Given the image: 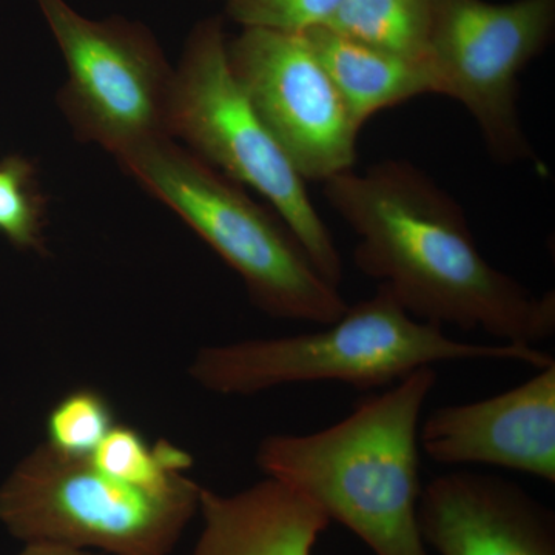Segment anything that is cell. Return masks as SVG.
Instances as JSON below:
<instances>
[{
  "mask_svg": "<svg viewBox=\"0 0 555 555\" xmlns=\"http://www.w3.org/2000/svg\"><path fill=\"white\" fill-rule=\"evenodd\" d=\"M323 27L372 49L430 64V0H343Z\"/></svg>",
  "mask_w": 555,
  "mask_h": 555,
  "instance_id": "14",
  "label": "cell"
},
{
  "mask_svg": "<svg viewBox=\"0 0 555 555\" xmlns=\"http://www.w3.org/2000/svg\"><path fill=\"white\" fill-rule=\"evenodd\" d=\"M219 17L198 22L175 69L169 130L190 152L241 185L254 189L286 222L332 286L345 276L341 254L305 178L259 119L233 76Z\"/></svg>",
  "mask_w": 555,
  "mask_h": 555,
  "instance_id": "5",
  "label": "cell"
},
{
  "mask_svg": "<svg viewBox=\"0 0 555 555\" xmlns=\"http://www.w3.org/2000/svg\"><path fill=\"white\" fill-rule=\"evenodd\" d=\"M430 65L502 164L535 160L518 113V76L550 43L555 0H430Z\"/></svg>",
  "mask_w": 555,
  "mask_h": 555,
  "instance_id": "8",
  "label": "cell"
},
{
  "mask_svg": "<svg viewBox=\"0 0 555 555\" xmlns=\"http://www.w3.org/2000/svg\"><path fill=\"white\" fill-rule=\"evenodd\" d=\"M305 36L360 131L383 109L422 94H440L430 64L372 49L324 27Z\"/></svg>",
  "mask_w": 555,
  "mask_h": 555,
  "instance_id": "13",
  "label": "cell"
},
{
  "mask_svg": "<svg viewBox=\"0 0 555 555\" xmlns=\"http://www.w3.org/2000/svg\"><path fill=\"white\" fill-rule=\"evenodd\" d=\"M36 3L67 65L57 102L80 141L119 159L171 138L175 68L149 28L122 17L89 20L67 0Z\"/></svg>",
  "mask_w": 555,
  "mask_h": 555,
  "instance_id": "7",
  "label": "cell"
},
{
  "mask_svg": "<svg viewBox=\"0 0 555 555\" xmlns=\"http://www.w3.org/2000/svg\"><path fill=\"white\" fill-rule=\"evenodd\" d=\"M449 361H516L534 369L554 357L539 347L483 345L449 337L440 324L412 317L379 286L320 331L203 347L190 377L218 396L248 397L288 385L341 383L369 390Z\"/></svg>",
  "mask_w": 555,
  "mask_h": 555,
  "instance_id": "3",
  "label": "cell"
},
{
  "mask_svg": "<svg viewBox=\"0 0 555 555\" xmlns=\"http://www.w3.org/2000/svg\"><path fill=\"white\" fill-rule=\"evenodd\" d=\"M418 525L438 555H555L553 511L495 474L452 469L433 478Z\"/></svg>",
  "mask_w": 555,
  "mask_h": 555,
  "instance_id": "11",
  "label": "cell"
},
{
  "mask_svg": "<svg viewBox=\"0 0 555 555\" xmlns=\"http://www.w3.org/2000/svg\"><path fill=\"white\" fill-rule=\"evenodd\" d=\"M199 513L192 555H312L331 525L308 496L269 477L236 494L203 488Z\"/></svg>",
  "mask_w": 555,
  "mask_h": 555,
  "instance_id": "12",
  "label": "cell"
},
{
  "mask_svg": "<svg viewBox=\"0 0 555 555\" xmlns=\"http://www.w3.org/2000/svg\"><path fill=\"white\" fill-rule=\"evenodd\" d=\"M90 460L109 476L153 491L182 483L193 465L192 455L177 444L167 440L152 444L134 427L118 423Z\"/></svg>",
  "mask_w": 555,
  "mask_h": 555,
  "instance_id": "15",
  "label": "cell"
},
{
  "mask_svg": "<svg viewBox=\"0 0 555 555\" xmlns=\"http://www.w3.org/2000/svg\"><path fill=\"white\" fill-rule=\"evenodd\" d=\"M343 0H224L225 14L243 28L305 35L323 27Z\"/></svg>",
  "mask_w": 555,
  "mask_h": 555,
  "instance_id": "18",
  "label": "cell"
},
{
  "mask_svg": "<svg viewBox=\"0 0 555 555\" xmlns=\"http://www.w3.org/2000/svg\"><path fill=\"white\" fill-rule=\"evenodd\" d=\"M201 491L192 478L164 491L141 488L42 443L0 485V524L25 543L169 555L199 511Z\"/></svg>",
  "mask_w": 555,
  "mask_h": 555,
  "instance_id": "6",
  "label": "cell"
},
{
  "mask_svg": "<svg viewBox=\"0 0 555 555\" xmlns=\"http://www.w3.org/2000/svg\"><path fill=\"white\" fill-rule=\"evenodd\" d=\"M43 206L35 169L21 156L0 160V233L13 246L42 248Z\"/></svg>",
  "mask_w": 555,
  "mask_h": 555,
  "instance_id": "17",
  "label": "cell"
},
{
  "mask_svg": "<svg viewBox=\"0 0 555 555\" xmlns=\"http://www.w3.org/2000/svg\"><path fill=\"white\" fill-rule=\"evenodd\" d=\"M116 160L238 273L269 317L326 326L346 312L339 287L321 276L280 215L189 149L163 138Z\"/></svg>",
  "mask_w": 555,
  "mask_h": 555,
  "instance_id": "4",
  "label": "cell"
},
{
  "mask_svg": "<svg viewBox=\"0 0 555 555\" xmlns=\"http://www.w3.org/2000/svg\"><path fill=\"white\" fill-rule=\"evenodd\" d=\"M436 386V369H418L326 429L266 437L259 469L308 496L372 554L430 555L418 525V430Z\"/></svg>",
  "mask_w": 555,
  "mask_h": 555,
  "instance_id": "2",
  "label": "cell"
},
{
  "mask_svg": "<svg viewBox=\"0 0 555 555\" xmlns=\"http://www.w3.org/2000/svg\"><path fill=\"white\" fill-rule=\"evenodd\" d=\"M20 555H101L90 553L89 550H79V547L56 545V543H27ZM105 555V554H104Z\"/></svg>",
  "mask_w": 555,
  "mask_h": 555,
  "instance_id": "19",
  "label": "cell"
},
{
  "mask_svg": "<svg viewBox=\"0 0 555 555\" xmlns=\"http://www.w3.org/2000/svg\"><path fill=\"white\" fill-rule=\"evenodd\" d=\"M115 425V412L107 398L82 387L68 392L51 408L46 443L62 454L90 459Z\"/></svg>",
  "mask_w": 555,
  "mask_h": 555,
  "instance_id": "16",
  "label": "cell"
},
{
  "mask_svg": "<svg viewBox=\"0 0 555 555\" xmlns=\"http://www.w3.org/2000/svg\"><path fill=\"white\" fill-rule=\"evenodd\" d=\"M418 443L438 465L500 467L555 483V363L494 397L434 409Z\"/></svg>",
  "mask_w": 555,
  "mask_h": 555,
  "instance_id": "10",
  "label": "cell"
},
{
  "mask_svg": "<svg viewBox=\"0 0 555 555\" xmlns=\"http://www.w3.org/2000/svg\"><path fill=\"white\" fill-rule=\"evenodd\" d=\"M228 57L251 107L305 181L323 184L353 169L360 130L305 35L243 28L228 40Z\"/></svg>",
  "mask_w": 555,
  "mask_h": 555,
  "instance_id": "9",
  "label": "cell"
},
{
  "mask_svg": "<svg viewBox=\"0 0 555 555\" xmlns=\"http://www.w3.org/2000/svg\"><path fill=\"white\" fill-rule=\"evenodd\" d=\"M328 206L356 233L353 257L418 320L483 331L505 345L537 347L555 334L554 292L535 295L478 250L465 210L401 159L323 182Z\"/></svg>",
  "mask_w": 555,
  "mask_h": 555,
  "instance_id": "1",
  "label": "cell"
}]
</instances>
